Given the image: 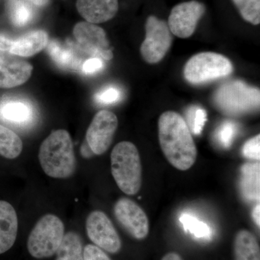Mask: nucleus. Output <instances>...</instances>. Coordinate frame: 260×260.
<instances>
[{
  "mask_svg": "<svg viewBox=\"0 0 260 260\" xmlns=\"http://www.w3.org/2000/svg\"><path fill=\"white\" fill-rule=\"evenodd\" d=\"M73 36L80 50L90 57L112 59L113 54L105 30L95 24L80 22L73 28Z\"/></svg>",
  "mask_w": 260,
  "mask_h": 260,
  "instance_id": "6e6552de",
  "label": "nucleus"
},
{
  "mask_svg": "<svg viewBox=\"0 0 260 260\" xmlns=\"http://www.w3.org/2000/svg\"><path fill=\"white\" fill-rule=\"evenodd\" d=\"M31 2L32 4L38 5V6H44L49 3V0H29Z\"/></svg>",
  "mask_w": 260,
  "mask_h": 260,
  "instance_id": "72a5a7b5",
  "label": "nucleus"
},
{
  "mask_svg": "<svg viewBox=\"0 0 260 260\" xmlns=\"http://www.w3.org/2000/svg\"><path fill=\"white\" fill-rule=\"evenodd\" d=\"M234 260H260V248L256 238L249 231H239L234 243Z\"/></svg>",
  "mask_w": 260,
  "mask_h": 260,
  "instance_id": "f3484780",
  "label": "nucleus"
},
{
  "mask_svg": "<svg viewBox=\"0 0 260 260\" xmlns=\"http://www.w3.org/2000/svg\"><path fill=\"white\" fill-rule=\"evenodd\" d=\"M76 8L87 22L93 24L112 20L119 9L118 0H78Z\"/></svg>",
  "mask_w": 260,
  "mask_h": 260,
  "instance_id": "2eb2a0df",
  "label": "nucleus"
},
{
  "mask_svg": "<svg viewBox=\"0 0 260 260\" xmlns=\"http://www.w3.org/2000/svg\"><path fill=\"white\" fill-rule=\"evenodd\" d=\"M161 260H183V259L177 253L170 252L164 255Z\"/></svg>",
  "mask_w": 260,
  "mask_h": 260,
  "instance_id": "473e14b6",
  "label": "nucleus"
},
{
  "mask_svg": "<svg viewBox=\"0 0 260 260\" xmlns=\"http://www.w3.org/2000/svg\"><path fill=\"white\" fill-rule=\"evenodd\" d=\"M46 48L51 59L60 68L68 70H78L79 68L80 59L70 48L61 46L56 41L49 42Z\"/></svg>",
  "mask_w": 260,
  "mask_h": 260,
  "instance_id": "aec40b11",
  "label": "nucleus"
},
{
  "mask_svg": "<svg viewBox=\"0 0 260 260\" xmlns=\"http://www.w3.org/2000/svg\"><path fill=\"white\" fill-rule=\"evenodd\" d=\"M244 20L252 25L260 23V0H232Z\"/></svg>",
  "mask_w": 260,
  "mask_h": 260,
  "instance_id": "5701e85b",
  "label": "nucleus"
},
{
  "mask_svg": "<svg viewBox=\"0 0 260 260\" xmlns=\"http://www.w3.org/2000/svg\"><path fill=\"white\" fill-rule=\"evenodd\" d=\"M260 205L259 203L256 205L255 208H254L252 211V218L254 221L255 222L256 225L258 227H260Z\"/></svg>",
  "mask_w": 260,
  "mask_h": 260,
  "instance_id": "2f4dec72",
  "label": "nucleus"
},
{
  "mask_svg": "<svg viewBox=\"0 0 260 260\" xmlns=\"http://www.w3.org/2000/svg\"><path fill=\"white\" fill-rule=\"evenodd\" d=\"M32 66L8 51L0 50V88H12L26 83Z\"/></svg>",
  "mask_w": 260,
  "mask_h": 260,
  "instance_id": "4468645a",
  "label": "nucleus"
},
{
  "mask_svg": "<svg viewBox=\"0 0 260 260\" xmlns=\"http://www.w3.org/2000/svg\"><path fill=\"white\" fill-rule=\"evenodd\" d=\"M48 43L49 36L43 30H32L17 38L0 34V50L8 51L20 57L35 55L45 49Z\"/></svg>",
  "mask_w": 260,
  "mask_h": 260,
  "instance_id": "ddd939ff",
  "label": "nucleus"
},
{
  "mask_svg": "<svg viewBox=\"0 0 260 260\" xmlns=\"http://www.w3.org/2000/svg\"><path fill=\"white\" fill-rule=\"evenodd\" d=\"M95 101L99 104H112L119 102L121 99V91L114 86L103 89L95 95Z\"/></svg>",
  "mask_w": 260,
  "mask_h": 260,
  "instance_id": "cd10ccee",
  "label": "nucleus"
},
{
  "mask_svg": "<svg viewBox=\"0 0 260 260\" xmlns=\"http://www.w3.org/2000/svg\"><path fill=\"white\" fill-rule=\"evenodd\" d=\"M243 155L251 160H259L260 135H257L248 140L242 148Z\"/></svg>",
  "mask_w": 260,
  "mask_h": 260,
  "instance_id": "c85d7f7f",
  "label": "nucleus"
},
{
  "mask_svg": "<svg viewBox=\"0 0 260 260\" xmlns=\"http://www.w3.org/2000/svg\"><path fill=\"white\" fill-rule=\"evenodd\" d=\"M16 212L8 202L0 200V254L11 249L18 234Z\"/></svg>",
  "mask_w": 260,
  "mask_h": 260,
  "instance_id": "dca6fc26",
  "label": "nucleus"
},
{
  "mask_svg": "<svg viewBox=\"0 0 260 260\" xmlns=\"http://www.w3.org/2000/svg\"><path fill=\"white\" fill-rule=\"evenodd\" d=\"M55 254V260H84L80 236L73 232L67 233Z\"/></svg>",
  "mask_w": 260,
  "mask_h": 260,
  "instance_id": "412c9836",
  "label": "nucleus"
},
{
  "mask_svg": "<svg viewBox=\"0 0 260 260\" xmlns=\"http://www.w3.org/2000/svg\"><path fill=\"white\" fill-rule=\"evenodd\" d=\"M145 32L140 54L148 64H156L164 59L172 46V34L167 22L154 15L147 18Z\"/></svg>",
  "mask_w": 260,
  "mask_h": 260,
  "instance_id": "0eeeda50",
  "label": "nucleus"
},
{
  "mask_svg": "<svg viewBox=\"0 0 260 260\" xmlns=\"http://www.w3.org/2000/svg\"><path fill=\"white\" fill-rule=\"evenodd\" d=\"M188 122L191 131L194 135L201 134L205 122H206L207 114L205 109L200 107H192L187 112Z\"/></svg>",
  "mask_w": 260,
  "mask_h": 260,
  "instance_id": "bb28decb",
  "label": "nucleus"
},
{
  "mask_svg": "<svg viewBox=\"0 0 260 260\" xmlns=\"http://www.w3.org/2000/svg\"><path fill=\"white\" fill-rule=\"evenodd\" d=\"M64 236L62 221L56 215L47 214L37 222L29 235L28 252L37 259L50 257L55 254Z\"/></svg>",
  "mask_w": 260,
  "mask_h": 260,
  "instance_id": "39448f33",
  "label": "nucleus"
},
{
  "mask_svg": "<svg viewBox=\"0 0 260 260\" xmlns=\"http://www.w3.org/2000/svg\"><path fill=\"white\" fill-rule=\"evenodd\" d=\"M234 71L232 61L218 53L202 52L186 62L184 76L188 83L200 85L229 76Z\"/></svg>",
  "mask_w": 260,
  "mask_h": 260,
  "instance_id": "423d86ee",
  "label": "nucleus"
},
{
  "mask_svg": "<svg viewBox=\"0 0 260 260\" xmlns=\"http://www.w3.org/2000/svg\"><path fill=\"white\" fill-rule=\"evenodd\" d=\"M205 13V7L198 1L186 2L173 8L168 20L171 32L181 39L190 37L200 19Z\"/></svg>",
  "mask_w": 260,
  "mask_h": 260,
  "instance_id": "f8f14e48",
  "label": "nucleus"
},
{
  "mask_svg": "<svg viewBox=\"0 0 260 260\" xmlns=\"http://www.w3.org/2000/svg\"><path fill=\"white\" fill-rule=\"evenodd\" d=\"M213 99L215 107L223 114L242 115L259 109V89L241 80H232L219 87Z\"/></svg>",
  "mask_w": 260,
  "mask_h": 260,
  "instance_id": "20e7f679",
  "label": "nucleus"
},
{
  "mask_svg": "<svg viewBox=\"0 0 260 260\" xmlns=\"http://www.w3.org/2000/svg\"><path fill=\"white\" fill-rule=\"evenodd\" d=\"M32 110L27 103L9 100L0 104V119L11 124L23 125L31 120Z\"/></svg>",
  "mask_w": 260,
  "mask_h": 260,
  "instance_id": "6ab92c4d",
  "label": "nucleus"
},
{
  "mask_svg": "<svg viewBox=\"0 0 260 260\" xmlns=\"http://www.w3.org/2000/svg\"><path fill=\"white\" fill-rule=\"evenodd\" d=\"M179 220L183 227L186 231H188L194 235L197 238L201 239H210L211 237V230L210 227L204 222L198 220L192 215L189 214H183L181 215Z\"/></svg>",
  "mask_w": 260,
  "mask_h": 260,
  "instance_id": "b1692460",
  "label": "nucleus"
},
{
  "mask_svg": "<svg viewBox=\"0 0 260 260\" xmlns=\"http://www.w3.org/2000/svg\"><path fill=\"white\" fill-rule=\"evenodd\" d=\"M10 18L15 26H25L31 21L32 18L31 7L21 0H15L11 5Z\"/></svg>",
  "mask_w": 260,
  "mask_h": 260,
  "instance_id": "393cba45",
  "label": "nucleus"
},
{
  "mask_svg": "<svg viewBox=\"0 0 260 260\" xmlns=\"http://www.w3.org/2000/svg\"><path fill=\"white\" fill-rule=\"evenodd\" d=\"M237 133V124L232 121H225L217 129L215 138L222 146L228 148L232 145Z\"/></svg>",
  "mask_w": 260,
  "mask_h": 260,
  "instance_id": "a878e982",
  "label": "nucleus"
},
{
  "mask_svg": "<svg viewBox=\"0 0 260 260\" xmlns=\"http://www.w3.org/2000/svg\"><path fill=\"white\" fill-rule=\"evenodd\" d=\"M259 162L246 164L241 169L240 189L249 201L259 202Z\"/></svg>",
  "mask_w": 260,
  "mask_h": 260,
  "instance_id": "a211bd4d",
  "label": "nucleus"
},
{
  "mask_svg": "<svg viewBox=\"0 0 260 260\" xmlns=\"http://www.w3.org/2000/svg\"><path fill=\"white\" fill-rule=\"evenodd\" d=\"M39 159L43 171L49 177H71L76 169V158L69 133L64 129L52 132L41 145Z\"/></svg>",
  "mask_w": 260,
  "mask_h": 260,
  "instance_id": "f03ea898",
  "label": "nucleus"
},
{
  "mask_svg": "<svg viewBox=\"0 0 260 260\" xmlns=\"http://www.w3.org/2000/svg\"><path fill=\"white\" fill-rule=\"evenodd\" d=\"M85 227L89 239L95 246L112 254L120 251V238L105 213L99 210L90 213Z\"/></svg>",
  "mask_w": 260,
  "mask_h": 260,
  "instance_id": "9d476101",
  "label": "nucleus"
},
{
  "mask_svg": "<svg viewBox=\"0 0 260 260\" xmlns=\"http://www.w3.org/2000/svg\"><path fill=\"white\" fill-rule=\"evenodd\" d=\"M84 260H112L99 246L88 244L83 249Z\"/></svg>",
  "mask_w": 260,
  "mask_h": 260,
  "instance_id": "c756f323",
  "label": "nucleus"
},
{
  "mask_svg": "<svg viewBox=\"0 0 260 260\" xmlns=\"http://www.w3.org/2000/svg\"><path fill=\"white\" fill-rule=\"evenodd\" d=\"M158 139L166 158L180 171L194 165L198 150L190 129L184 118L175 112L162 113L158 119Z\"/></svg>",
  "mask_w": 260,
  "mask_h": 260,
  "instance_id": "f257e3e1",
  "label": "nucleus"
},
{
  "mask_svg": "<svg viewBox=\"0 0 260 260\" xmlns=\"http://www.w3.org/2000/svg\"><path fill=\"white\" fill-rule=\"evenodd\" d=\"M112 174L116 184L123 192L136 194L142 186L141 159L138 148L130 142L115 145L111 154Z\"/></svg>",
  "mask_w": 260,
  "mask_h": 260,
  "instance_id": "7ed1b4c3",
  "label": "nucleus"
},
{
  "mask_svg": "<svg viewBox=\"0 0 260 260\" xmlns=\"http://www.w3.org/2000/svg\"><path fill=\"white\" fill-rule=\"evenodd\" d=\"M104 68V62L100 58L90 57L82 65V70L85 74H93Z\"/></svg>",
  "mask_w": 260,
  "mask_h": 260,
  "instance_id": "7c9ffc66",
  "label": "nucleus"
},
{
  "mask_svg": "<svg viewBox=\"0 0 260 260\" xmlns=\"http://www.w3.org/2000/svg\"><path fill=\"white\" fill-rule=\"evenodd\" d=\"M115 218L131 237L143 240L149 234V220L141 207L128 198H121L114 207Z\"/></svg>",
  "mask_w": 260,
  "mask_h": 260,
  "instance_id": "9b49d317",
  "label": "nucleus"
},
{
  "mask_svg": "<svg viewBox=\"0 0 260 260\" xmlns=\"http://www.w3.org/2000/svg\"><path fill=\"white\" fill-rule=\"evenodd\" d=\"M118 127V119L114 113L99 111L94 116L86 133V141L92 153L102 155L112 144Z\"/></svg>",
  "mask_w": 260,
  "mask_h": 260,
  "instance_id": "1a4fd4ad",
  "label": "nucleus"
},
{
  "mask_svg": "<svg viewBox=\"0 0 260 260\" xmlns=\"http://www.w3.org/2000/svg\"><path fill=\"white\" fill-rule=\"evenodd\" d=\"M23 142L13 130L0 124V155L8 159L18 157L23 150Z\"/></svg>",
  "mask_w": 260,
  "mask_h": 260,
  "instance_id": "4be33fe9",
  "label": "nucleus"
}]
</instances>
